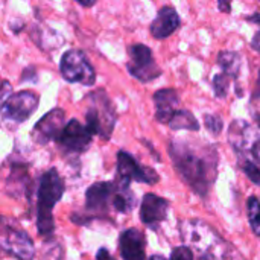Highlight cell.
I'll use <instances>...</instances> for the list:
<instances>
[{"instance_id": "cell-31", "label": "cell", "mask_w": 260, "mask_h": 260, "mask_svg": "<svg viewBox=\"0 0 260 260\" xmlns=\"http://www.w3.org/2000/svg\"><path fill=\"white\" fill-rule=\"evenodd\" d=\"M76 2L82 6H93L96 3V0H76Z\"/></svg>"}, {"instance_id": "cell-5", "label": "cell", "mask_w": 260, "mask_h": 260, "mask_svg": "<svg viewBox=\"0 0 260 260\" xmlns=\"http://www.w3.org/2000/svg\"><path fill=\"white\" fill-rule=\"evenodd\" d=\"M59 70L64 79L69 82H79L82 85H93L96 82L94 69L82 50H67L61 58Z\"/></svg>"}, {"instance_id": "cell-18", "label": "cell", "mask_w": 260, "mask_h": 260, "mask_svg": "<svg viewBox=\"0 0 260 260\" xmlns=\"http://www.w3.org/2000/svg\"><path fill=\"white\" fill-rule=\"evenodd\" d=\"M168 123L175 131H178V129L198 131L200 129V123H198L197 117L190 111H187V110H177Z\"/></svg>"}, {"instance_id": "cell-14", "label": "cell", "mask_w": 260, "mask_h": 260, "mask_svg": "<svg viewBox=\"0 0 260 260\" xmlns=\"http://www.w3.org/2000/svg\"><path fill=\"white\" fill-rule=\"evenodd\" d=\"M180 26V15L172 6H165L158 11L155 20L151 24V34L157 40L168 38Z\"/></svg>"}, {"instance_id": "cell-24", "label": "cell", "mask_w": 260, "mask_h": 260, "mask_svg": "<svg viewBox=\"0 0 260 260\" xmlns=\"http://www.w3.org/2000/svg\"><path fill=\"white\" fill-rule=\"evenodd\" d=\"M171 260H193V253L189 247H177L171 254Z\"/></svg>"}, {"instance_id": "cell-1", "label": "cell", "mask_w": 260, "mask_h": 260, "mask_svg": "<svg viewBox=\"0 0 260 260\" xmlns=\"http://www.w3.org/2000/svg\"><path fill=\"white\" fill-rule=\"evenodd\" d=\"M169 154L181 178L198 195L206 197L216 180V149L207 145L193 146L186 142H172Z\"/></svg>"}, {"instance_id": "cell-19", "label": "cell", "mask_w": 260, "mask_h": 260, "mask_svg": "<svg viewBox=\"0 0 260 260\" xmlns=\"http://www.w3.org/2000/svg\"><path fill=\"white\" fill-rule=\"evenodd\" d=\"M218 64L222 69V72L227 76H233L236 78L239 75V69H241V58L236 52L227 50V52H221L219 58H218Z\"/></svg>"}, {"instance_id": "cell-9", "label": "cell", "mask_w": 260, "mask_h": 260, "mask_svg": "<svg viewBox=\"0 0 260 260\" xmlns=\"http://www.w3.org/2000/svg\"><path fill=\"white\" fill-rule=\"evenodd\" d=\"M91 137L93 133L90 131V128L73 119L66 123L61 134L56 137V142L67 152H84L88 148Z\"/></svg>"}, {"instance_id": "cell-2", "label": "cell", "mask_w": 260, "mask_h": 260, "mask_svg": "<svg viewBox=\"0 0 260 260\" xmlns=\"http://www.w3.org/2000/svg\"><path fill=\"white\" fill-rule=\"evenodd\" d=\"M181 236L197 251L200 260H233V248L204 221L183 222Z\"/></svg>"}, {"instance_id": "cell-33", "label": "cell", "mask_w": 260, "mask_h": 260, "mask_svg": "<svg viewBox=\"0 0 260 260\" xmlns=\"http://www.w3.org/2000/svg\"><path fill=\"white\" fill-rule=\"evenodd\" d=\"M149 260H168V259H165L163 256H158V254H155V256H152V257H151Z\"/></svg>"}, {"instance_id": "cell-13", "label": "cell", "mask_w": 260, "mask_h": 260, "mask_svg": "<svg viewBox=\"0 0 260 260\" xmlns=\"http://www.w3.org/2000/svg\"><path fill=\"white\" fill-rule=\"evenodd\" d=\"M119 247L123 260H146L145 236L136 229H129L120 235Z\"/></svg>"}, {"instance_id": "cell-30", "label": "cell", "mask_w": 260, "mask_h": 260, "mask_svg": "<svg viewBox=\"0 0 260 260\" xmlns=\"http://www.w3.org/2000/svg\"><path fill=\"white\" fill-rule=\"evenodd\" d=\"M253 98L254 99H259L260 98V73H259V79H257V84H256V90L253 93Z\"/></svg>"}, {"instance_id": "cell-10", "label": "cell", "mask_w": 260, "mask_h": 260, "mask_svg": "<svg viewBox=\"0 0 260 260\" xmlns=\"http://www.w3.org/2000/svg\"><path fill=\"white\" fill-rule=\"evenodd\" d=\"M64 126H66V113L61 108H55L40 119V122L35 125L32 131V137L37 143L44 145L50 140H56V137L61 134Z\"/></svg>"}, {"instance_id": "cell-6", "label": "cell", "mask_w": 260, "mask_h": 260, "mask_svg": "<svg viewBox=\"0 0 260 260\" xmlns=\"http://www.w3.org/2000/svg\"><path fill=\"white\" fill-rule=\"evenodd\" d=\"M37 105H38V96L35 93L18 91L8 96V99L0 107V111L6 120L21 123L32 116V113L37 110Z\"/></svg>"}, {"instance_id": "cell-27", "label": "cell", "mask_w": 260, "mask_h": 260, "mask_svg": "<svg viewBox=\"0 0 260 260\" xmlns=\"http://www.w3.org/2000/svg\"><path fill=\"white\" fill-rule=\"evenodd\" d=\"M251 46H253V49H254L256 52H259L260 53V30L259 32H256V35L253 37V40H251Z\"/></svg>"}, {"instance_id": "cell-12", "label": "cell", "mask_w": 260, "mask_h": 260, "mask_svg": "<svg viewBox=\"0 0 260 260\" xmlns=\"http://www.w3.org/2000/svg\"><path fill=\"white\" fill-rule=\"evenodd\" d=\"M2 248L20 260H30L34 257V244L30 238L20 230H8L3 236Z\"/></svg>"}, {"instance_id": "cell-7", "label": "cell", "mask_w": 260, "mask_h": 260, "mask_svg": "<svg viewBox=\"0 0 260 260\" xmlns=\"http://www.w3.org/2000/svg\"><path fill=\"white\" fill-rule=\"evenodd\" d=\"M117 175L123 186H128L133 180L146 184H155L158 181V175L154 169L140 166L134 157L125 151L117 154Z\"/></svg>"}, {"instance_id": "cell-21", "label": "cell", "mask_w": 260, "mask_h": 260, "mask_svg": "<svg viewBox=\"0 0 260 260\" xmlns=\"http://www.w3.org/2000/svg\"><path fill=\"white\" fill-rule=\"evenodd\" d=\"M204 126L207 131L213 136H219L224 129V122L219 116L216 114H206L204 116Z\"/></svg>"}, {"instance_id": "cell-3", "label": "cell", "mask_w": 260, "mask_h": 260, "mask_svg": "<svg viewBox=\"0 0 260 260\" xmlns=\"http://www.w3.org/2000/svg\"><path fill=\"white\" fill-rule=\"evenodd\" d=\"M64 193V183L55 169L43 174L38 186V206H37V225L38 232L44 236L53 232L52 210Z\"/></svg>"}, {"instance_id": "cell-28", "label": "cell", "mask_w": 260, "mask_h": 260, "mask_svg": "<svg viewBox=\"0 0 260 260\" xmlns=\"http://www.w3.org/2000/svg\"><path fill=\"white\" fill-rule=\"evenodd\" d=\"M96 260H114V259L108 254V251H107L105 248H102V250H99V253H98V256H96Z\"/></svg>"}, {"instance_id": "cell-4", "label": "cell", "mask_w": 260, "mask_h": 260, "mask_svg": "<svg viewBox=\"0 0 260 260\" xmlns=\"http://www.w3.org/2000/svg\"><path fill=\"white\" fill-rule=\"evenodd\" d=\"M87 104V126L93 134H99L101 137L108 139L116 123V111L113 102L104 90H98L88 94Z\"/></svg>"}, {"instance_id": "cell-34", "label": "cell", "mask_w": 260, "mask_h": 260, "mask_svg": "<svg viewBox=\"0 0 260 260\" xmlns=\"http://www.w3.org/2000/svg\"><path fill=\"white\" fill-rule=\"evenodd\" d=\"M256 120H257V123H259V126H260V113L256 116Z\"/></svg>"}, {"instance_id": "cell-15", "label": "cell", "mask_w": 260, "mask_h": 260, "mask_svg": "<svg viewBox=\"0 0 260 260\" xmlns=\"http://www.w3.org/2000/svg\"><path fill=\"white\" fill-rule=\"evenodd\" d=\"M180 99L175 90L172 88H163L158 90L154 94V104H155V117L161 123H168L174 113L177 111Z\"/></svg>"}, {"instance_id": "cell-25", "label": "cell", "mask_w": 260, "mask_h": 260, "mask_svg": "<svg viewBox=\"0 0 260 260\" xmlns=\"http://www.w3.org/2000/svg\"><path fill=\"white\" fill-rule=\"evenodd\" d=\"M11 94V85L6 79H3L0 76V107L3 105V102L8 99V96Z\"/></svg>"}, {"instance_id": "cell-11", "label": "cell", "mask_w": 260, "mask_h": 260, "mask_svg": "<svg viewBox=\"0 0 260 260\" xmlns=\"http://www.w3.org/2000/svg\"><path fill=\"white\" fill-rule=\"evenodd\" d=\"M169 209V203L165 198H160L154 193H148L143 197L140 207V219L148 227H155L166 219Z\"/></svg>"}, {"instance_id": "cell-26", "label": "cell", "mask_w": 260, "mask_h": 260, "mask_svg": "<svg viewBox=\"0 0 260 260\" xmlns=\"http://www.w3.org/2000/svg\"><path fill=\"white\" fill-rule=\"evenodd\" d=\"M251 154H253V157H254L257 166L260 168V140H257V142L251 146Z\"/></svg>"}, {"instance_id": "cell-23", "label": "cell", "mask_w": 260, "mask_h": 260, "mask_svg": "<svg viewBox=\"0 0 260 260\" xmlns=\"http://www.w3.org/2000/svg\"><path fill=\"white\" fill-rule=\"evenodd\" d=\"M242 169H244V172L247 174V177H248L254 184L260 186V168L256 163H253V161H245V163L242 165Z\"/></svg>"}, {"instance_id": "cell-16", "label": "cell", "mask_w": 260, "mask_h": 260, "mask_svg": "<svg viewBox=\"0 0 260 260\" xmlns=\"http://www.w3.org/2000/svg\"><path fill=\"white\" fill-rule=\"evenodd\" d=\"M116 192V186L113 183H96L87 190V207L90 210H102L111 201Z\"/></svg>"}, {"instance_id": "cell-29", "label": "cell", "mask_w": 260, "mask_h": 260, "mask_svg": "<svg viewBox=\"0 0 260 260\" xmlns=\"http://www.w3.org/2000/svg\"><path fill=\"white\" fill-rule=\"evenodd\" d=\"M219 9L224 12H230L232 6H230V0H219Z\"/></svg>"}, {"instance_id": "cell-8", "label": "cell", "mask_w": 260, "mask_h": 260, "mask_svg": "<svg viewBox=\"0 0 260 260\" xmlns=\"http://www.w3.org/2000/svg\"><path fill=\"white\" fill-rule=\"evenodd\" d=\"M129 58H131V61L128 64V70L137 79L148 82V81H152L157 76H160V69L155 66L152 52L148 46H145V44L131 46Z\"/></svg>"}, {"instance_id": "cell-17", "label": "cell", "mask_w": 260, "mask_h": 260, "mask_svg": "<svg viewBox=\"0 0 260 260\" xmlns=\"http://www.w3.org/2000/svg\"><path fill=\"white\" fill-rule=\"evenodd\" d=\"M250 139H251L250 125L244 120H233L229 128V140H230L232 146L235 148V151L244 152L245 149L253 146L250 143Z\"/></svg>"}, {"instance_id": "cell-32", "label": "cell", "mask_w": 260, "mask_h": 260, "mask_svg": "<svg viewBox=\"0 0 260 260\" xmlns=\"http://www.w3.org/2000/svg\"><path fill=\"white\" fill-rule=\"evenodd\" d=\"M248 21H251V23H257V24H260V12L254 14V15H251V17H248Z\"/></svg>"}, {"instance_id": "cell-22", "label": "cell", "mask_w": 260, "mask_h": 260, "mask_svg": "<svg viewBox=\"0 0 260 260\" xmlns=\"http://www.w3.org/2000/svg\"><path fill=\"white\" fill-rule=\"evenodd\" d=\"M229 84H230V79H229V76L225 73L215 75V78H213V90H215L216 98H225L227 96Z\"/></svg>"}, {"instance_id": "cell-20", "label": "cell", "mask_w": 260, "mask_h": 260, "mask_svg": "<svg viewBox=\"0 0 260 260\" xmlns=\"http://www.w3.org/2000/svg\"><path fill=\"white\" fill-rule=\"evenodd\" d=\"M247 210H248V221H250L251 230L256 236L260 238V201L257 197L248 198Z\"/></svg>"}]
</instances>
